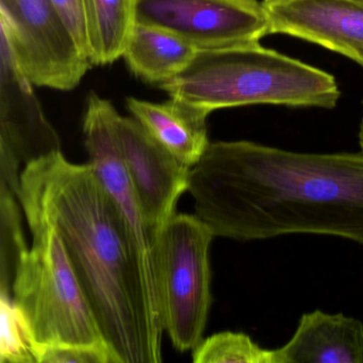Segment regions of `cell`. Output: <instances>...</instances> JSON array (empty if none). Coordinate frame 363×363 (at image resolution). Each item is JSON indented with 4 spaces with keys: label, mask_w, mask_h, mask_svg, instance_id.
Listing matches in <instances>:
<instances>
[{
    "label": "cell",
    "mask_w": 363,
    "mask_h": 363,
    "mask_svg": "<svg viewBox=\"0 0 363 363\" xmlns=\"http://www.w3.org/2000/svg\"><path fill=\"white\" fill-rule=\"evenodd\" d=\"M18 201L28 225L59 233L120 363L161 362L163 335L150 318L137 250L93 167L69 162L61 150L33 161L21 172Z\"/></svg>",
    "instance_id": "obj_2"
},
{
    "label": "cell",
    "mask_w": 363,
    "mask_h": 363,
    "mask_svg": "<svg viewBox=\"0 0 363 363\" xmlns=\"http://www.w3.org/2000/svg\"><path fill=\"white\" fill-rule=\"evenodd\" d=\"M118 110L111 101L90 93L82 129L89 164L113 199L137 250L144 293L150 318L159 333H164L161 303L160 235L148 222L143 206L125 167L116 135Z\"/></svg>",
    "instance_id": "obj_6"
},
{
    "label": "cell",
    "mask_w": 363,
    "mask_h": 363,
    "mask_svg": "<svg viewBox=\"0 0 363 363\" xmlns=\"http://www.w3.org/2000/svg\"><path fill=\"white\" fill-rule=\"evenodd\" d=\"M359 145H360L361 152H363V113L361 118L360 126H359Z\"/></svg>",
    "instance_id": "obj_21"
},
{
    "label": "cell",
    "mask_w": 363,
    "mask_h": 363,
    "mask_svg": "<svg viewBox=\"0 0 363 363\" xmlns=\"http://www.w3.org/2000/svg\"><path fill=\"white\" fill-rule=\"evenodd\" d=\"M118 150L148 222L162 230L188 191L190 167L161 147L135 118H116Z\"/></svg>",
    "instance_id": "obj_10"
},
{
    "label": "cell",
    "mask_w": 363,
    "mask_h": 363,
    "mask_svg": "<svg viewBox=\"0 0 363 363\" xmlns=\"http://www.w3.org/2000/svg\"><path fill=\"white\" fill-rule=\"evenodd\" d=\"M0 362L37 363L26 320L5 291H0Z\"/></svg>",
    "instance_id": "obj_18"
},
{
    "label": "cell",
    "mask_w": 363,
    "mask_h": 363,
    "mask_svg": "<svg viewBox=\"0 0 363 363\" xmlns=\"http://www.w3.org/2000/svg\"><path fill=\"white\" fill-rule=\"evenodd\" d=\"M33 84L0 44V186L18 197L23 164L60 152L61 141L48 122Z\"/></svg>",
    "instance_id": "obj_9"
},
{
    "label": "cell",
    "mask_w": 363,
    "mask_h": 363,
    "mask_svg": "<svg viewBox=\"0 0 363 363\" xmlns=\"http://www.w3.org/2000/svg\"><path fill=\"white\" fill-rule=\"evenodd\" d=\"M28 226L33 245L18 263L12 298L33 345H108L59 233L48 224Z\"/></svg>",
    "instance_id": "obj_4"
},
{
    "label": "cell",
    "mask_w": 363,
    "mask_h": 363,
    "mask_svg": "<svg viewBox=\"0 0 363 363\" xmlns=\"http://www.w3.org/2000/svg\"><path fill=\"white\" fill-rule=\"evenodd\" d=\"M159 86L209 113L254 105L333 109L341 96L335 76L260 42L199 50L184 72Z\"/></svg>",
    "instance_id": "obj_3"
},
{
    "label": "cell",
    "mask_w": 363,
    "mask_h": 363,
    "mask_svg": "<svg viewBox=\"0 0 363 363\" xmlns=\"http://www.w3.org/2000/svg\"><path fill=\"white\" fill-rule=\"evenodd\" d=\"M197 52L167 31L138 23L123 58L135 77L160 86L184 72Z\"/></svg>",
    "instance_id": "obj_14"
},
{
    "label": "cell",
    "mask_w": 363,
    "mask_h": 363,
    "mask_svg": "<svg viewBox=\"0 0 363 363\" xmlns=\"http://www.w3.org/2000/svg\"><path fill=\"white\" fill-rule=\"evenodd\" d=\"M16 201L13 193L0 186V291L10 294L18 263L28 250Z\"/></svg>",
    "instance_id": "obj_16"
},
{
    "label": "cell",
    "mask_w": 363,
    "mask_h": 363,
    "mask_svg": "<svg viewBox=\"0 0 363 363\" xmlns=\"http://www.w3.org/2000/svg\"><path fill=\"white\" fill-rule=\"evenodd\" d=\"M280 1H282V0H264L263 3H264L265 5H273V4L280 3Z\"/></svg>",
    "instance_id": "obj_22"
},
{
    "label": "cell",
    "mask_w": 363,
    "mask_h": 363,
    "mask_svg": "<svg viewBox=\"0 0 363 363\" xmlns=\"http://www.w3.org/2000/svg\"><path fill=\"white\" fill-rule=\"evenodd\" d=\"M97 44V65L123 58L137 26V0H88Z\"/></svg>",
    "instance_id": "obj_15"
},
{
    "label": "cell",
    "mask_w": 363,
    "mask_h": 363,
    "mask_svg": "<svg viewBox=\"0 0 363 363\" xmlns=\"http://www.w3.org/2000/svg\"><path fill=\"white\" fill-rule=\"evenodd\" d=\"M216 235L195 214L176 213L160 235L162 320L174 347L194 350L212 303L209 250Z\"/></svg>",
    "instance_id": "obj_5"
},
{
    "label": "cell",
    "mask_w": 363,
    "mask_h": 363,
    "mask_svg": "<svg viewBox=\"0 0 363 363\" xmlns=\"http://www.w3.org/2000/svg\"><path fill=\"white\" fill-rule=\"evenodd\" d=\"M274 363H363V324L343 313L303 314L290 341L274 350Z\"/></svg>",
    "instance_id": "obj_12"
},
{
    "label": "cell",
    "mask_w": 363,
    "mask_h": 363,
    "mask_svg": "<svg viewBox=\"0 0 363 363\" xmlns=\"http://www.w3.org/2000/svg\"><path fill=\"white\" fill-rule=\"evenodd\" d=\"M126 107L161 147L188 167L196 164L209 146L206 110L174 97L163 103L128 97Z\"/></svg>",
    "instance_id": "obj_13"
},
{
    "label": "cell",
    "mask_w": 363,
    "mask_h": 363,
    "mask_svg": "<svg viewBox=\"0 0 363 363\" xmlns=\"http://www.w3.org/2000/svg\"><path fill=\"white\" fill-rule=\"evenodd\" d=\"M188 192L216 237L322 235L363 245V152L305 154L250 141L211 143Z\"/></svg>",
    "instance_id": "obj_1"
},
{
    "label": "cell",
    "mask_w": 363,
    "mask_h": 363,
    "mask_svg": "<svg viewBox=\"0 0 363 363\" xmlns=\"http://www.w3.org/2000/svg\"><path fill=\"white\" fill-rule=\"evenodd\" d=\"M33 354L37 363H120L108 345H33Z\"/></svg>",
    "instance_id": "obj_19"
},
{
    "label": "cell",
    "mask_w": 363,
    "mask_h": 363,
    "mask_svg": "<svg viewBox=\"0 0 363 363\" xmlns=\"http://www.w3.org/2000/svg\"><path fill=\"white\" fill-rule=\"evenodd\" d=\"M194 363H274V350H263L243 333L223 331L193 350Z\"/></svg>",
    "instance_id": "obj_17"
},
{
    "label": "cell",
    "mask_w": 363,
    "mask_h": 363,
    "mask_svg": "<svg viewBox=\"0 0 363 363\" xmlns=\"http://www.w3.org/2000/svg\"><path fill=\"white\" fill-rule=\"evenodd\" d=\"M265 7L269 35L316 44L363 69V0H282Z\"/></svg>",
    "instance_id": "obj_11"
},
{
    "label": "cell",
    "mask_w": 363,
    "mask_h": 363,
    "mask_svg": "<svg viewBox=\"0 0 363 363\" xmlns=\"http://www.w3.org/2000/svg\"><path fill=\"white\" fill-rule=\"evenodd\" d=\"M137 21L197 50L259 43L269 28L267 7L258 0H137Z\"/></svg>",
    "instance_id": "obj_8"
},
{
    "label": "cell",
    "mask_w": 363,
    "mask_h": 363,
    "mask_svg": "<svg viewBox=\"0 0 363 363\" xmlns=\"http://www.w3.org/2000/svg\"><path fill=\"white\" fill-rule=\"evenodd\" d=\"M1 40L35 86L74 90L93 67L52 0H0Z\"/></svg>",
    "instance_id": "obj_7"
},
{
    "label": "cell",
    "mask_w": 363,
    "mask_h": 363,
    "mask_svg": "<svg viewBox=\"0 0 363 363\" xmlns=\"http://www.w3.org/2000/svg\"><path fill=\"white\" fill-rule=\"evenodd\" d=\"M62 14L80 48L93 67L97 65V44L89 13L88 0H52Z\"/></svg>",
    "instance_id": "obj_20"
}]
</instances>
